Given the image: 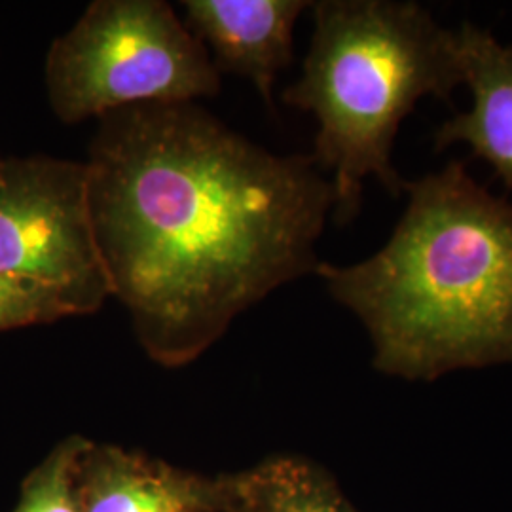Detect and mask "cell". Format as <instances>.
<instances>
[{"instance_id": "9c48e42d", "label": "cell", "mask_w": 512, "mask_h": 512, "mask_svg": "<svg viewBox=\"0 0 512 512\" xmlns=\"http://www.w3.org/2000/svg\"><path fill=\"white\" fill-rule=\"evenodd\" d=\"M249 495L258 512H355L325 476L294 459L264 467L253 476Z\"/></svg>"}, {"instance_id": "ba28073f", "label": "cell", "mask_w": 512, "mask_h": 512, "mask_svg": "<svg viewBox=\"0 0 512 512\" xmlns=\"http://www.w3.org/2000/svg\"><path fill=\"white\" fill-rule=\"evenodd\" d=\"M99 463L80 482L84 512H194L196 492L177 476L120 454Z\"/></svg>"}, {"instance_id": "7c38bea8", "label": "cell", "mask_w": 512, "mask_h": 512, "mask_svg": "<svg viewBox=\"0 0 512 512\" xmlns=\"http://www.w3.org/2000/svg\"><path fill=\"white\" fill-rule=\"evenodd\" d=\"M0 160H2V158H0Z\"/></svg>"}, {"instance_id": "6da1fadb", "label": "cell", "mask_w": 512, "mask_h": 512, "mask_svg": "<svg viewBox=\"0 0 512 512\" xmlns=\"http://www.w3.org/2000/svg\"><path fill=\"white\" fill-rule=\"evenodd\" d=\"M97 122L84 160L95 239L154 359H194L239 313L315 274L334 190L313 156L268 152L196 103Z\"/></svg>"}, {"instance_id": "3957f363", "label": "cell", "mask_w": 512, "mask_h": 512, "mask_svg": "<svg viewBox=\"0 0 512 512\" xmlns=\"http://www.w3.org/2000/svg\"><path fill=\"white\" fill-rule=\"evenodd\" d=\"M300 78L283 103L317 120L313 160L330 173L332 220L346 226L363 205L366 179L399 198L393 147L423 97L454 105L463 84L456 31L416 2L321 0Z\"/></svg>"}, {"instance_id": "277c9868", "label": "cell", "mask_w": 512, "mask_h": 512, "mask_svg": "<svg viewBox=\"0 0 512 512\" xmlns=\"http://www.w3.org/2000/svg\"><path fill=\"white\" fill-rule=\"evenodd\" d=\"M46 88L63 124L139 105L194 103L220 73L164 0H95L46 57Z\"/></svg>"}, {"instance_id": "5b68a950", "label": "cell", "mask_w": 512, "mask_h": 512, "mask_svg": "<svg viewBox=\"0 0 512 512\" xmlns=\"http://www.w3.org/2000/svg\"><path fill=\"white\" fill-rule=\"evenodd\" d=\"M0 274L55 294L71 315L112 296L95 239L86 162L0 160Z\"/></svg>"}, {"instance_id": "30bf717a", "label": "cell", "mask_w": 512, "mask_h": 512, "mask_svg": "<svg viewBox=\"0 0 512 512\" xmlns=\"http://www.w3.org/2000/svg\"><path fill=\"white\" fill-rule=\"evenodd\" d=\"M86 442L69 439L25 480L14 512H84L80 465Z\"/></svg>"}, {"instance_id": "8992f818", "label": "cell", "mask_w": 512, "mask_h": 512, "mask_svg": "<svg viewBox=\"0 0 512 512\" xmlns=\"http://www.w3.org/2000/svg\"><path fill=\"white\" fill-rule=\"evenodd\" d=\"M184 25L202 42L220 74L255 84L274 109L277 74L293 63L296 21L311 6L302 0H184Z\"/></svg>"}, {"instance_id": "8fae6325", "label": "cell", "mask_w": 512, "mask_h": 512, "mask_svg": "<svg viewBox=\"0 0 512 512\" xmlns=\"http://www.w3.org/2000/svg\"><path fill=\"white\" fill-rule=\"evenodd\" d=\"M63 317L71 313L55 294L0 274V330L54 323Z\"/></svg>"}, {"instance_id": "52a82bcc", "label": "cell", "mask_w": 512, "mask_h": 512, "mask_svg": "<svg viewBox=\"0 0 512 512\" xmlns=\"http://www.w3.org/2000/svg\"><path fill=\"white\" fill-rule=\"evenodd\" d=\"M456 37L463 84L473 99L437 128L435 150L465 143L512 192V46L473 23H463Z\"/></svg>"}, {"instance_id": "7a4b0ae2", "label": "cell", "mask_w": 512, "mask_h": 512, "mask_svg": "<svg viewBox=\"0 0 512 512\" xmlns=\"http://www.w3.org/2000/svg\"><path fill=\"white\" fill-rule=\"evenodd\" d=\"M384 247L315 275L365 325L374 366L404 380L512 363V205L452 160L406 181Z\"/></svg>"}]
</instances>
